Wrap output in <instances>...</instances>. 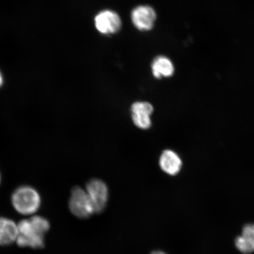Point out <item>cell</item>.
I'll list each match as a JSON object with an SVG mask.
<instances>
[{
	"label": "cell",
	"instance_id": "1",
	"mask_svg": "<svg viewBox=\"0 0 254 254\" xmlns=\"http://www.w3.org/2000/svg\"><path fill=\"white\" fill-rule=\"evenodd\" d=\"M11 202L15 210L23 215H31L39 210L41 197L36 189L30 186H22L14 190Z\"/></svg>",
	"mask_w": 254,
	"mask_h": 254
},
{
	"label": "cell",
	"instance_id": "11",
	"mask_svg": "<svg viewBox=\"0 0 254 254\" xmlns=\"http://www.w3.org/2000/svg\"><path fill=\"white\" fill-rule=\"evenodd\" d=\"M30 220L33 227L44 236L50 229L49 221L45 218L40 217V216H34V217H31Z\"/></svg>",
	"mask_w": 254,
	"mask_h": 254
},
{
	"label": "cell",
	"instance_id": "15",
	"mask_svg": "<svg viewBox=\"0 0 254 254\" xmlns=\"http://www.w3.org/2000/svg\"><path fill=\"white\" fill-rule=\"evenodd\" d=\"M151 254H167L161 251H155V252H152Z\"/></svg>",
	"mask_w": 254,
	"mask_h": 254
},
{
	"label": "cell",
	"instance_id": "16",
	"mask_svg": "<svg viewBox=\"0 0 254 254\" xmlns=\"http://www.w3.org/2000/svg\"><path fill=\"white\" fill-rule=\"evenodd\" d=\"M1 174H0V184H1Z\"/></svg>",
	"mask_w": 254,
	"mask_h": 254
},
{
	"label": "cell",
	"instance_id": "7",
	"mask_svg": "<svg viewBox=\"0 0 254 254\" xmlns=\"http://www.w3.org/2000/svg\"><path fill=\"white\" fill-rule=\"evenodd\" d=\"M131 116L133 123L136 127L142 129H147L151 126V116L154 108L148 102L134 103L131 106Z\"/></svg>",
	"mask_w": 254,
	"mask_h": 254
},
{
	"label": "cell",
	"instance_id": "2",
	"mask_svg": "<svg viewBox=\"0 0 254 254\" xmlns=\"http://www.w3.org/2000/svg\"><path fill=\"white\" fill-rule=\"evenodd\" d=\"M18 236L16 242L20 247H31L35 249H43L44 235L41 234L32 225L29 220H23L17 225Z\"/></svg>",
	"mask_w": 254,
	"mask_h": 254
},
{
	"label": "cell",
	"instance_id": "13",
	"mask_svg": "<svg viewBox=\"0 0 254 254\" xmlns=\"http://www.w3.org/2000/svg\"><path fill=\"white\" fill-rule=\"evenodd\" d=\"M236 246L237 249L243 254H248L253 253L252 249L248 245L246 240H244L242 236L238 237L236 238Z\"/></svg>",
	"mask_w": 254,
	"mask_h": 254
},
{
	"label": "cell",
	"instance_id": "10",
	"mask_svg": "<svg viewBox=\"0 0 254 254\" xmlns=\"http://www.w3.org/2000/svg\"><path fill=\"white\" fill-rule=\"evenodd\" d=\"M152 73L157 79L167 78L172 76L174 73V65L169 58L160 56L155 58L151 64Z\"/></svg>",
	"mask_w": 254,
	"mask_h": 254
},
{
	"label": "cell",
	"instance_id": "4",
	"mask_svg": "<svg viewBox=\"0 0 254 254\" xmlns=\"http://www.w3.org/2000/svg\"><path fill=\"white\" fill-rule=\"evenodd\" d=\"M86 192L93 205L95 213L104 211L109 199V189L102 180H91L87 184Z\"/></svg>",
	"mask_w": 254,
	"mask_h": 254
},
{
	"label": "cell",
	"instance_id": "8",
	"mask_svg": "<svg viewBox=\"0 0 254 254\" xmlns=\"http://www.w3.org/2000/svg\"><path fill=\"white\" fill-rule=\"evenodd\" d=\"M182 161L179 155L172 150H164L160 158V166L164 173L176 176L182 167Z\"/></svg>",
	"mask_w": 254,
	"mask_h": 254
},
{
	"label": "cell",
	"instance_id": "12",
	"mask_svg": "<svg viewBox=\"0 0 254 254\" xmlns=\"http://www.w3.org/2000/svg\"><path fill=\"white\" fill-rule=\"evenodd\" d=\"M242 236L252 252H254V224L245 225L243 230Z\"/></svg>",
	"mask_w": 254,
	"mask_h": 254
},
{
	"label": "cell",
	"instance_id": "3",
	"mask_svg": "<svg viewBox=\"0 0 254 254\" xmlns=\"http://www.w3.org/2000/svg\"><path fill=\"white\" fill-rule=\"evenodd\" d=\"M69 208L73 215L81 219L88 218L95 213L86 190L79 187L71 190Z\"/></svg>",
	"mask_w": 254,
	"mask_h": 254
},
{
	"label": "cell",
	"instance_id": "9",
	"mask_svg": "<svg viewBox=\"0 0 254 254\" xmlns=\"http://www.w3.org/2000/svg\"><path fill=\"white\" fill-rule=\"evenodd\" d=\"M17 236V225L10 219L0 217V246L10 245L16 241Z\"/></svg>",
	"mask_w": 254,
	"mask_h": 254
},
{
	"label": "cell",
	"instance_id": "14",
	"mask_svg": "<svg viewBox=\"0 0 254 254\" xmlns=\"http://www.w3.org/2000/svg\"><path fill=\"white\" fill-rule=\"evenodd\" d=\"M3 82H4V78H3V76L1 72L0 71V87L2 86Z\"/></svg>",
	"mask_w": 254,
	"mask_h": 254
},
{
	"label": "cell",
	"instance_id": "5",
	"mask_svg": "<svg viewBox=\"0 0 254 254\" xmlns=\"http://www.w3.org/2000/svg\"><path fill=\"white\" fill-rule=\"evenodd\" d=\"M94 24L98 32L104 35L118 33L122 26L119 15L110 9H105L98 13L95 17Z\"/></svg>",
	"mask_w": 254,
	"mask_h": 254
},
{
	"label": "cell",
	"instance_id": "6",
	"mask_svg": "<svg viewBox=\"0 0 254 254\" xmlns=\"http://www.w3.org/2000/svg\"><path fill=\"white\" fill-rule=\"evenodd\" d=\"M131 21L136 29L148 31L152 29L157 19L154 9L149 5H139L133 9Z\"/></svg>",
	"mask_w": 254,
	"mask_h": 254
}]
</instances>
